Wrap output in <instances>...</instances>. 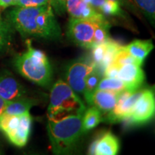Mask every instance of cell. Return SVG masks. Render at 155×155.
<instances>
[{"instance_id":"cell-1","label":"cell","mask_w":155,"mask_h":155,"mask_svg":"<svg viewBox=\"0 0 155 155\" xmlns=\"http://www.w3.org/2000/svg\"><path fill=\"white\" fill-rule=\"evenodd\" d=\"M7 20L23 38L57 40L61 29L50 3L38 7L17 6L7 15Z\"/></svg>"},{"instance_id":"cell-2","label":"cell","mask_w":155,"mask_h":155,"mask_svg":"<svg viewBox=\"0 0 155 155\" xmlns=\"http://www.w3.org/2000/svg\"><path fill=\"white\" fill-rule=\"evenodd\" d=\"M83 114H72L61 117H48V134L55 154H68L77 146L84 134Z\"/></svg>"},{"instance_id":"cell-3","label":"cell","mask_w":155,"mask_h":155,"mask_svg":"<svg viewBox=\"0 0 155 155\" xmlns=\"http://www.w3.org/2000/svg\"><path fill=\"white\" fill-rule=\"evenodd\" d=\"M27 50L15 58L14 65L18 73L28 80L42 87L50 86L53 81V70L46 54L32 47L26 41Z\"/></svg>"},{"instance_id":"cell-4","label":"cell","mask_w":155,"mask_h":155,"mask_svg":"<svg viewBox=\"0 0 155 155\" xmlns=\"http://www.w3.org/2000/svg\"><path fill=\"white\" fill-rule=\"evenodd\" d=\"M111 25L106 19L90 20L70 18L67 35L73 43L86 49L107 41Z\"/></svg>"},{"instance_id":"cell-5","label":"cell","mask_w":155,"mask_h":155,"mask_svg":"<svg viewBox=\"0 0 155 155\" xmlns=\"http://www.w3.org/2000/svg\"><path fill=\"white\" fill-rule=\"evenodd\" d=\"M85 105L66 82L58 80L52 87L48 117H61L72 114H83Z\"/></svg>"},{"instance_id":"cell-6","label":"cell","mask_w":155,"mask_h":155,"mask_svg":"<svg viewBox=\"0 0 155 155\" xmlns=\"http://www.w3.org/2000/svg\"><path fill=\"white\" fill-rule=\"evenodd\" d=\"M32 116L30 112L20 115L0 114V131L12 144L23 147L28 143L31 133Z\"/></svg>"},{"instance_id":"cell-7","label":"cell","mask_w":155,"mask_h":155,"mask_svg":"<svg viewBox=\"0 0 155 155\" xmlns=\"http://www.w3.org/2000/svg\"><path fill=\"white\" fill-rule=\"evenodd\" d=\"M94 61L82 58L73 61L68 65L65 71V80L77 94H83L86 78L94 68Z\"/></svg>"},{"instance_id":"cell-8","label":"cell","mask_w":155,"mask_h":155,"mask_svg":"<svg viewBox=\"0 0 155 155\" xmlns=\"http://www.w3.org/2000/svg\"><path fill=\"white\" fill-rule=\"evenodd\" d=\"M155 99L154 93L150 89L142 90L141 96L136 102L129 119V124L142 125L147 124L154 117Z\"/></svg>"},{"instance_id":"cell-9","label":"cell","mask_w":155,"mask_h":155,"mask_svg":"<svg viewBox=\"0 0 155 155\" xmlns=\"http://www.w3.org/2000/svg\"><path fill=\"white\" fill-rule=\"evenodd\" d=\"M142 90L130 92L124 91L119 94L115 107L111 110L103 121L109 124H116L127 120L130 116L136 102L141 96Z\"/></svg>"},{"instance_id":"cell-10","label":"cell","mask_w":155,"mask_h":155,"mask_svg":"<svg viewBox=\"0 0 155 155\" xmlns=\"http://www.w3.org/2000/svg\"><path fill=\"white\" fill-rule=\"evenodd\" d=\"M116 78L124 84L126 91L134 92L141 88L145 80V73L141 65L127 64L118 67Z\"/></svg>"},{"instance_id":"cell-11","label":"cell","mask_w":155,"mask_h":155,"mask_svg":"<svg viewBox=\"0 0 155 155\" xmlns=\"http://www.w3.org/2000/svg\"><path fill=\"white\" fill-rule=\"evenodd\" d=\"M122 46L111 38L108 39L107 41L93 48V61L104 72V69L113 62L114 56Z\"/></svg>"},{"instance_id":"cell-12","label":"cell","mask_w":155,"mask_h":155,"mask_svg":"<svg viewBox=\"0 0 155 155\" xmlns=\"http://www.w3.org/2000/svg\"><path fill=\"white\" fill-rule=\"evenodd\" d=\"M65 9L71 18L90 20H104V15L84 0H67Z\"/></svg>"},{"instance_id":"cell-13","label":"cell","mask_w":155,"mask_h":155,"mask_svg":"<svg viewBox=\"0 0 155 155\" xmlns=\"http://www.w3.org/2000/svg\"><path fill=\"white\" fill-rule=\"evenodd\" d=\"M25 87L9 72L0 73V96L8 101L26 96Z\"/></svg>"},{"instance_id":"cell-14","label":"cell","mask_w":155,"mask_h":155,"mask_svg":"<svg viewBox=\"0 0 155 155\" xmlns=\"http://www.w3.org/2000/svg\"><path fill=\"white\" fill-rule=\"evenodd\" d=\"M120 148L119 139L111 131H106L91 144L88 153L96 155H116Z\"/></svg>"},{"instance_id":"cell-15","label":"cell","mask_w":155,"mask_h":155,"mask_svg":"<svg viewBox=\"0 0 155 155\" xmlns=\"http://www.w3.org/2000/svg\"><path fill=\"white\" fill-rule=\"evenodd\" d=\"M121 93L96 89L86 101L88 104L98 108L101 114H107L115 107Z\"/></svg>"},{"instance_id":"cell-16","label":"cell","mask_w":155,"mask_h":155,"mask_svg":"<svg viewBox=\"0 0 155 155\" xmlns=\"http://www.w3.org/2000/svg\"><path fill=\"white\" fill-rule=\"evenodd\" d=\"M38 100L26 96L9 101L4 112L11 115H20L30 112V108L38 104Z\"/></svg>"},{"instance_id":"cell-17","label":"cell","mask_w":155,"mask_h":155,"mask_svg":"<svg viewBox=\"0 0 155 155\" xmlns=\"http://www.w3.org/2000/svg\"><path fill=\"white\" fill-rule=\"evenodd\" d=\"M126 50L138 61L142 62L154 48L152 40H135L131 43L124 46Z\"/></svg>"},{"instance_id":"cell-18","label":"cell","mask_w":155,"mask_h":155,"mask_svg":"<svg viewBox=\"0 0 155 155\" xmlns=\"http://www.w3.org/2000/svg\"><path fill=\"white\" fill-rule=\"evenodd\" d=\"M102 114L95 106H91L85 110L83 114L82 124L84 133L96 128L101 122L103 121Z\"/></svg>"},{"instance_id":"cell-19","label":"cell","mask_w":155,"mask_h":155,"mask_svg":"<svg viewBox=\"0 0 155 155\" xmlns=\"http://www.w3.org/2000/svg\"><path fill=\"white\" fill-rule=\"evenodd\" d=\"M1 8V7H0ZM14 28L8 21L3 19L0 15V55L8 51L12 42Z\"/></svg>"},{"instance_id":"cell-20","label":"cell","mask_w":155,"mask_h":155,"mask_svg":"<svg viewBox=\"0 0 155 155\" xmlns=\"http://www.w3.org/2000/svg\"><path fill=\"white\" fill-rule=\"evenodd\" d=\"M101 72L102 71L96 65L94 69L87 76L84 92H83L84 98L86 100L96 89H97L98 83L101 80Z\"/></svg>"},{"instance_id":"cell-21","label":"cell","mask_w":155,"mask_h":155,"mask_svg":"<svg viewBox=\"0 0 155 155\" xmlns=\"http://www.w3.org/2000/svg\"><path fill=\"white\" fill-rule=\"evenodd\" d=\"M97 89L108 91L115 93H121L124 91H126L124 84L119 79L116 78L104 77L101 78L98 83Z\"/></svg>"},{"instance_id":"cell-22","label":"cell","mask_w":155,"mask_h":155,"mask_svg":"<svg viewBox=\"0 0 155 155\" xmlns=\"http://www.w3.org/2000/svg\"><path fill=\"white\" fill-rule=\"evenodd\" d=\"M111 63L116 66L120 67L121 65H127V64H137V65H141L142 62L134 58L126 50L124 46H122L114 56L113 62Z\"/></svg>"},{"instance_id":"cell-23","label":"cell","mask_w":155,"mask_h":155,"mask_svg":"<svg viewBox=\"0 0 155 155\" xmlns=\"http://www.w3.org/2000/svg\"><path fill=\"white\" fill-rule=\"evenodd\" d=\"M137 5L142 10L151 22L154 24L155 16V0H135Z\"/></svg>"},{"instance_id":"cell-24","label":"cell","mask_w":155,"mask_h":155,"mask_svg":"<svg viewBox=\"0 0 155 155\" xmlns=\"http://www.w3.org/2000/svg\"><path fill=\"white\" fill-rule=\"evenodd\" d=\"M67 0H49L52 8L58 15H63L66 12L65 3Z\"/></svg>"},{"instance_id":"cell-25","label":"cell","mask_w":155,"mask_h":155,"mask_svg":"<svg viewBox=\"0 0 155 155\" xmlns=\"http://www.w3.org/2000/svg\"><path fill=\"white\" fill-rule=\"evenodd\" d=\"M50 3L49 0H19V7H38Z\"/></svg>"},{"instance_id":"cell-26","label":"cell","mask_w":155,"mask_h":155,"mask_svg":"<svg viewBox=\"0 0 155 155\" xmlns=\"http://www.w3.org/2000/svg\"><path fill=\"white\" fill-rule=\"evenodd\" d=\"M84 1L101 13L108 0H84Z\"/></svg>"},{"instance_id":"cell-27","label":"cell","mask_w":155,"mask_h":155,"mask_svg":"<svg viewBox=\"0 0 155 155\" xmlns=\"http://www.w3.org/2000/svg\"><path fill=\"white\" fill-rule=\"evenodd\" d=\"M19 0H0V7L7 8L12 6H17Z\"/></svg>"},{"instance_id":"cell-28","label":"cell","mask_w":155,"mask_h":155,"mask_svg":"<svg viewBox=\"0 0 155 155\" xmlns=\"http://www.w3.org/2000/svg\"><path fill=\"white\" fill-rule=\"evenodd\" d=\"M118 3L120 6H126L127 7H133L132 4L131 3L130 0H111Z\"/></svg>"},{"instance_id":"cell-29","label":"cell","mask_w":155,"mask_h":155,"mask_svg":"<svg viewBox=\"0 0 155 155\" xmlns=\"http://www.w3.org/2000/svg\"><path fill=\"white\" fill-rule=\"evenodd\" d=\"M8 102V101L5 100L3 98L0 96V114H2L4 111H5L6 106L7 105Z\"/></svg>"},{"instance_id":"cell-30","label":"cell","mask_w":155,"mask_h":155,"mask_svg":"<svg viewBox=\"0 0 155 155\" xmlns=\"http://www.w3.org/2000/svg\"><path fill=\"white\" fill-rule=\"evenodd\" d=\"M0 154H1V147H0Z\"/></svg>"}]
</instances>
